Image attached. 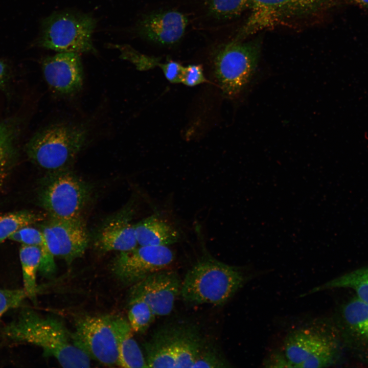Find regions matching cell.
<instances>
[{
	"mask_svg": "<svg viewBox=\"0 0 368 368\" xmlns=\"http://www.w3.org/2000/svg\"><path fill=\"white\" fill-rule=\"evenodd\" d=\"M40 229L52 255L69 264L81 257L88 245L89 237L82 216L71 219L50 217Z\"/></svg>",
	"mask_w": 368,
	"mask_h": 368,
	"instance_id": "cell-12",
	"label": "cell"
},
{
	"mask_svg": "<svg viewBox=\"0 0 368 368\" xmlns=\"http://www.w3.org/2000/svg\"><path fill=\"white\" fill-rule=\"evenodd\" d=\"M182 281L175 271L167 268L157 271L132 285L130 297L144 300L156 316L168 315L180 294Z\"/></svg>",
	"mask_w": 368,
	"mask_h": 368,
	"instance_id": "cell-13",
	"label": "cell"
},
{
	"mask_svg": "<svg viewBox=\"0 0 368 368\" xmlns=\"http://www.w3.org/2000/svg\"><path fill=\"white\" fill-rule=\"evenodd\" d=\"M44 79L52 93L62 98H71L82 89L84 73L78 53L59 52L45 58L42 62Z\"/></svg>",
	"mask_w": 368,
	"mask_h": 368,
	"instance_id": "cell-14",
	"label": "cell"
},
{
	"mask_svg": "<svg viewBox=\"0 0 368 368\" xmlns=\"http://www.w3.org/2000/svg\"><path fill=\"white\" fill-rule=\"evenodd\" d=\"M27 297L23 288H0V319L8 311L20 307Z\"/></svg>",
	"mask_w": 368,
	"mask_h": 368,
	"instance_id": "cell-28",
	"label": "cell"
},
{
	"mask_svg": "<svg viewBox=\"0 0 368 368\" xmlns=\"http://www.w3.org/2000/svg\"><path fill=\"white\" fill-rule=\"evenodd\" d=\"M91 193L90 184L67 169L49 172L41 181L38 200L50 217L75 218L81 217Z\"/></svg>",
	"mask_w": 368,
	"mask_h": 368,
	"instance_id": "cell-7",
	"label": "cell"
},
{
	"mask_svg": "<svg viewBox=\"0 0 368 368\" xmlns=\"http://www.w3.org/2000/svg\"><path fill=\"white\" fill-rule=\"evenodd\" d=\"M260 51L257 40H235L217 49L213 58L214 73L226 96L237 98L245 89L258 67Z\"/></svg>",
	"mask_w": 368,
	"mask_h": 368,
	"instance_id": "cell-6",
	"label": "cell"
},
{
	"mask_svg": "<svg viewBox=\"0 0 368 368\" xmlns=\"http://www.w3.org/2000/svg\"><path fill=\"white\" fill-rule=\"evenodd\" d=\"M350 288L354 290L360 300L368 303V267L361 268L314 287L307 294L333 288Z\"/></svg>",
	"mask_w": 368,
	"mask_h": 368,
	"instance_id": "cell-22",
	"label": "cell"
},
{
	"mask_svg": "<svg viewBox=\"0 0 368 368\" xmlns=\"http://www.w3.org/2000/svg\"><path fill=\"white\" fill-rule=\"evenodd\" d=\"M249 278L241 268L204 255L187 272L180 295L190 304L221 306L227 302Z\"/></svg>",
	"mask_w": 368,
	"mask_h": 368,
	"instance_id": "cell-2",
	"label": "cell"
},
{
	"mask_svg": "<svg viewBox=\"0 0 368 368\" xmlns=\"http://www.w3.org/2000/svg\"><path fill=\"white\" fill-rule=\"evenodd\" d=\"M71 335L75 345L90 359L108 366L118 365V346L111 316L81 317Z\"/></svg>",
	"mask_w": 368,
	"mask_h": 368,
	"instance_id": "cell-10",
	"label": "cell"
},
{
	"mask_svg": "<svg viewBox=\"0 0 368 368\" xmlns=\"http://www.w3.org/2000/svg\"><path fill=\"white\" fill-rule=\"evenodd\" d=\"M231 366L219 350L206 341L192 367H226Z\"/></svg>",
	"mask_w": 368,
	"mask_h": 368,
	"instance_id": "cell-27",
	"label": "cell"
},
{
	"mask_svg": "<svg viewBox=\"0 0 368 368\" xmlns=\"http://www.w3.org/2000/svg\"><path fill=\"white\" fill-rule=\"evenodd\" d=\"M342 315L348 328L368 344V303L356 296L344 305Z\"/></svg>",
	"mask_w": 368,
	"mask_h": 368,
	"instance_id": "cell-23",
	"label": "cell"
},
{
	"mask_svg": "<svg viewBox=\"0 0 368 368\" xmlns=\"http://www.w3.org/2000/svg\"><path fill=\"white\" fill-rule=\"evenodd\" d=\"M82 123L62 121L37 132L26 147L29 158L49 172L69 169L85 147L89 135Z\"/></svg>",
	"mask_w": 368,
	"mask_h": 368,
	"instance_id": "cell-3",
	"label": "cell"
},
{
	"mask_svg": "<svg viewBox=\"0 0 368 368\" xmlns=\"http://www.w3.org/2000/svg\"><path fill=\"white\" fill-rule=\"evenodd\" d=\"M343 3L358 6L368 10V0H340Z\"/></svg>",
	"mask_w": 368,
	"mask_h": 368,
	"instance_id": "cell-33",
	"label": "cell"
},
{
	"mask_svg": "<svg viewBox=\"0 0 368 368\" xmlns=\"http://www.w3.org/2000/svg\"><path fill=\"white\" fill-rule=\"evenodd\" d=\"M9 340L29 343L42 349L43 355L56 359L63 367H88L90 358L75 345L71 333L52 317L43 316L24 308L4 328Z\"/></svg>",
	"mask_w": 368,
	"mask_h": 368,
	"instance_id": "cell-1",
	"label": "cell"
},
{
	"mask_svg": "<svg viewBox=\"0 0 368 368\" xmlns=\"http://www.w3.org/2000/svg\"><path fill=\"white\" fill-rule=\"evenodd\" d=\"M9 239L19 242L22 245L39 247L42 252L39 273L45 277H50L54 273L56 270L54 257L51 253L40 229L31 226H25L12 234Z\"/></svg>",
	"mask_w": 368,
	"mask_h": 368,
	"instance_id": "cell-21",
	"label": "cell"
},
{
	"mask_svg": "<svg viewBox=\"0 0 368 368\" xmlns=\"http://www.w3.org/2000/svg\"><path fill=\"white\" fill-rule=\"evenodd\" d=\"M174 254L167 246L139 245L120 252L111 264V271L123 284L132 286L149 275L167 268Z\"/></svg>",
	"mask_w": 368,
	"mask_h": 368,
	"instance_id": "cell-11",
	"label": "cell"
},
{
	"mask_svg": "<svg viewBox=\"0 0 368 368\" xmlns=\"http://www.w3.org/2000/svg\"><path fill=\"white\" fill-rule=\"evenodd\" d=\"M111 317L118 346V365L126 368L148 367L145 356L133 337L128 321L121 316Z\"/></svg>",
	"mask_w": 368,
	"mask_h": 368,
	"instance_id": "cell-18",
	"label": "cell"
},
{
	"mask_svg": "<svg viewBox=\"0 0 368 368\" xmlns=\"http://www.w3.org/2000/svg\"><path fill=\"white\" fill-rule=\"evenodd\" d=\"M188 24L181 13L173 10L157 11L143 16L136 31L143 38L163 45L176 43L182 37Z\"/></svg>",
	"mask_w": 368,
	"mask_h": 368,
	"instance_id": "cell-16",
	"label": "cell"
},
{
	"mask_svg": "<svg viewBox=\"0 0 368 368\" xmlns=\"http://www.w3.org/2000/svg\"><path fill=\"white\" fill-rule=\"evenodd\" d=\"M155 317L152 309L144 300L139 297L129 298L128 321L133 331L145 332Z\"/></svg>",
	"mask_w": 368,
	"mask_h": 368,
	"instance_id": "cell-25",
	"label": "cell"
},
{
	"mask_svg": "<svg viewBox=\"0 0 368 368\" xmlns=\"http://www.w3.org/2000/svg\"><path fill=\"white\" fill-rule=\"evenodd\" d=\"M96 22L89 14L54 12L43 20L38 44L59 52L95 53L91 37Z\"/></svg>",
	"mask_w": 368,
	"mask_h": 368,
	"instance_id": "cell-8",
	"label": "cell"
},
{
	"mask_svg": "<svg viewBox=\"0 0 368 368\" xmlns=\"http://www.w3.org/2000/svg\"><path fill=\"white\" fill-rule=\"evenodd\" d=\"M333 0H251L249 15L240 38L311 16Z\"/></svg>",
	"mask_w": 368,
	"mask_h": 368,
	"instance_id": "cell-9",
	"label": "cell"
},
{
	"mask_svg": "<svg viewBox=\"0 0 368 368\" xmlns=\"http://www.w3.org/2000/svg\"><path fill=\"white\" fill-rule=\"evenodd\" d=\"M265 367H291V365L282 352H274L265 360Z\"/></svg>",
	"mask_w": 368,
	"mask_h": 368,
	"instance_id": "cell-31",
	"label": "cell"
},
{
	"mask_svg": "<svg viewBox=\"0 0 368 368\" xmlns=\"http://www.w3.org/2000/svg\"><path fill=\"white\" fill-rule=\"evenodd\" d=\"M8 74L6 65L0 60V89L4 90L7 82Z\"/></svg>",
	"mask_w": 368,
	"mask_h": 368,
	"instance_id": "cell-32",
	"label": "cell"
},
{
	"mask_svg": "<svg viewBox=\"0 0 368 368\" xmlns=\"http://www.w3.org/2000/svg\"><path fill=\"white\" fill-rule=\"evenodd\" d=\"M206 8L212 17L221 20L231 19L250 9L251 0H205Z\"/></svg>",
	"mask_w": 368,
	"mask_h": 368,
	"instance_id": "cell-26",
	"label": "cell"
},
{
	"mask_svg": "<svg viewBox=\"0 0 368 368\" xmlns=\"http://www.w3.org/2000/svg\"><path fill=\"white\" fill-rule=\"evenodd\" d=\"M291 367H325L335 361L338 341L334 332L320 322H313L289 332L283 350Z\"/></svg>",
	"mask_w": 368,
	"mask_h": 368,
	"instance_id": "cell-5",
	"label": "cell"
},
{
	"mask_svg": "<svg viewBox=\"0 0 368 368\" xmlns=\"http://www.w3.org/2000/svg\"><path fill=\"white\" fill-rule=\"evenodd\" d=\"M19 133V125L16 119H8L0 122V181L16 163Z\"/></svg>",
	"mask_w": 368,
	"mask_h": 368,
	"instance_id": "cell-19",
	"label": "cell"
},
{
	"mask_svg": "<svg viewBox=\"0 0 368 368\" xmlns=\"http://www.w3.org/2000/svg\"><path fill=\"white\" fill-rule=\"evenodd\" d=\"M158 65L162 68L167 80L171 83H180L184 67L174 61H169Z\"/></svg>",
	"mask_w": 368,
	"mask_h": 368,
	"instance_id": "cell-30",
	"label": "cell"
},
{
	"mask_svg": "<svg viewBox=\"0 0 368 368\" xmlns=\"http://www.w3.org/2000/svg\"><path fill=\"white\" fill-rule=\"evenodd\" d=\"M134 227L139 245L168 246L179 239L176 228L155 215L134 224Z\"/></svg>",
	"mask_w": 368,
	"mask_h": 368,
	"instance_id": "cell-17",
	"label": "cell"
},
{
	"mask_svg": "<svg viewBox=\"0 0 368 368\" xmlns=\"http://www.w3.org/2000/svg\"><path fill=\"white\" fill-rule=\"evenodd\" d=\"M40 216L28 211H20L0 215V244L22 227L40 220Z\"/></svg>",
	"mask_w": 368,
	"mask_h": 368,
	"instance_id": "cell-24",
	"label": "cell"
},
{
	"mask_svg": "<svg viewBox=\"0 0 368 368\" xmlns=\"http://www.w3.org/2000/svg\"><path fill=\"white\" fill-rule=\"evenodd\" d=\"M206 81L201 65H189L184 67L181 82L189 86H194Z\"/></svg>",
	"mask_w": 368,
	"mask_h": 368,
	"instance_id": "cell-29",
	"label": "cell"
},
{
	"mask_svg": "<svg viewBox=\"0 0 368 368\" xmlns=\"http://www.w3.org/2000/svg\"><path fill=\"white\" fill-rule=\"evenodd\" d=\"M135 205L130 202L104 220L97 229L94 244L100 251L130 250L138 243L131 221Z\"/></svg>",
	"mask_w": 368,
	"mask_h": 368,
	"instance_id": "cell-15",
	"label": "cell"
},
{
	"mask_svg": "<svg viewBox=\"0 0 368 368\" xmlns=\"http://www.w3.org/2000/svg\"><path fill=\"white\" fill-rule=\"evenodd\" d=\"M206 342L192 324L164 325L144 343L148 367H192Z\"/></svg>",
	"mask_w": 368,
	"mask_h": 368,
	"instance_id": "cell-4",
	"label": "cell"
},
{
	"mask_svg": "<svg viewBox=\"0 0 368 368\" xmlns=\"http://www.w3.org/2000/svg\"><path fill=\"white\" fill-rule=\"evenodd\" d=\"M19 256L22 275L23 289L27 297L34 304H36L38 292L36 278L42 258L41 250L37 246L21 244Z\"/></svg>",
	"mask_w": 368,
	"mask_h": 368,
	"instance_id": "cell-20",
	"label": "cell"
}]
</instances>
